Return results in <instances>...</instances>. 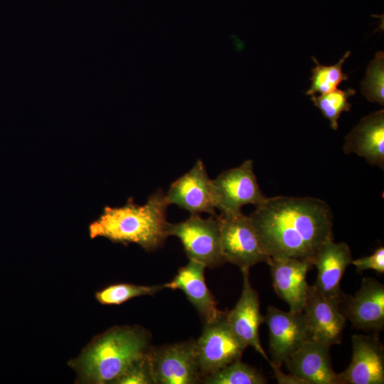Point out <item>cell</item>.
Segmentation results:
<instances>
[{"label":"cell","instance_id":"cell-7","mask_svg":"<svg viewBox=\"0 0 384 384\" xmlns=\"http://www.w3.org/2000/svg\"><path fill=\"white\" fill-rule=\"evenodd\" d=\"M212 184L215 208L220 214L241 211L245 205L257 206L267 198L257 183L250 159L223 171L212 179Z\"/></svg>","mask_w":384,"mask_h":384},{"label":"cell","instance_id":"cell-8","mask_svg":"<svg viewBox=\"0 0 384 384\" xmlns=\"http://www.w3.org/2000/svg\"><path fill=\"white\" fill-rule=\"evenodd\" d=\"M156 384L200 383L194 340L178 342L149 351Z\"/></svg>","mask_w":384,"mask_h":384},{"label":"cell","instance_id":"cell-4","mask_svg":"<svg viewBox=\"0 0 384 384\" xmlns=\"http://www.w3.org/2000/svg\"><path fill=\"white\" fill-rule=\"evenodd\" d=\"M166 232L168 236H175L180 240L189 260L210 268L218 267L225 262L218 215L203 218L200 214H191L184 221L168 222Z\"/></svg>","mask_w":384,"mask_h":384},{"label":"cell","instance_id":"cell-13","mask_svg":"<svg viewBox=\"0 0 384 384\" xmlns=\"http://www.w3.org/2000/svg\"><path fill=\"white\" fill-rule=\"evenodd\" d=\"M341 298H332L309 286L302 312L313 338L329 346L341 342L346 319L340 309Z\"/></svg>","mask_w":384,"mask_h":384},{"label":"cell","instance_id":"cell-23","mask_svg":"<svg viewBox=\"0 0 384 384\" xmlns=\"http://www.w3.org/2000/svg\"><path fill=\"white\" fill-rule=\"evenodd\" d=\"M164 289V284L146 286L119 283L109 285L97 292L95 297L101 304L119 305L132 298L152 296Z\"/></svg>","mask_w":384,"mask_h":384},{"label":"cell","instance_id":"cell-21","mask_svg":"<svg viewBox=\"0 0 384 384\" xmlns=\"http://www.w3.org/2000/svg\"><path fill=\"white\" fill-rule=\"evenodd\" d=\"M351 55L350 51L346 52L338 62L331 65H321L317 59L312 56L311 59L316 66L311 69L310 78L311 85L306 92V95H314L316 93L324 94L337 89L339 84L348 79L346 74L343 72V65Z\"/></svg>","mask_w":384,"mask_h":384},{"label":"cell","instance_id":"cell-3","mask_svg":"<svg viewBox=\"0 0 384 384\" xmlns=\"http://www.w3.org/2000/svg\"><path fill=\"white\" fill-rule=\"evenodd\" d=\"M151 336L138 326L112 327L96 336L68 365L85 383H114L151 348Z\"/></svg>","mask_w":384,"mask_h":384},{"label":"cell","instance_id":"cell-10","mask_svg":"<svg viewBox=\"0 0 384 384\" xmlns=\"http://www.w3.org/2000/svg\"><path fill=\"white\" fill-rule=\"evenodd\" d=\"M165 198L169 205H176L191 214L206 213L218 215L212 179L201 159L171 184Z\"/></svg>","mask_w":384,"mask_h":384},{"label":"cell","instance_id":"cell-12","mask_svg":"<svg viewBox=\"0 0 384 384\" xmlns=\"http://www.w3.org/2000/svg\"><path fill=\"white\" fill-rule=\"evenodd\" d=\"M352 358L348 368L338 373L340 384H383L384 347L378 333L351 336Z\"/></svg>","mask_w":384,"mask_h":384},{"label":"cell","instance_id":"cell-9","mask_svg":"<svg viewBox=\"0 0 384 384\" xmlns=\"http://www.w3.org/2000/svg\"><path fill=\"white\" fill-rule=\"evenodd\" d=\"M265 322L269 331V349L272 362L280 366L304 343L314 339L303 312L284 311L267 307Z\"/></svg>","mask_w":384,"mask_h":384},{"label":"cell","instance_id":"cell-15","mask_svg":"<svg viewBox=\"0 0 384 384\" xmlns=\"http://www.w3.org/2000/svg\"><path fill=\"white\" fill-rule=\"evenodd\" d=\"M268 265L277 296L288 304L290 311L302 312L309 286L306 275L312 265L294 257H271Z\"/></svg>","mask_w":384,"mask_h":384},{"label":"cell","instance_id":"cell-22","mask_svg":"<svg viewBox=\"0 0 384 384\" xmlns=\"http://www.w3.org/2000/svg\"><path fill=\"white\" fill-rule=\"evenodd\" d=\"M355 93L356 90L350 87L344 90L336 89L319 96L311 95V100L329 121L331 129L336 130L338 127V119L342 112L350 111L351 104L348 99Z\"/></svg>","mask_w":384,"mask_h":384},{"label":"cell","instance_id":"cell-6","mask_svg":"<svg viewBox=\"0 0 384 384\" xmlns=\"http://www.w3.org/2000/svg\"><path fill=\"white\" fill-rule=\"evenodd\" d=\"M222 252L225 262L250 269L271 257L266 252L249 215L239 211L218 215Z\"/></svg>","mask_w":384,"mask_h":384},{"label":"cell","instance_id":"cell-17","mask_svg":"<svg viewBox=\"0 0 384 384\" xmlns=\"http://www.w3.org/2000/svg\"><path fill=\"white\" fill-rule=\"evenodd\" d=\"M331 346L311 339L304 343L285 363L291 373L309 384H340L331 363Z\"/></svg>","mask_w":384,"mask_h":384},{"label":"cell","instance_id":"cell-2","mask_svg":"<svg viewBox=\"0 0 384 384\" xmlns=\"http://www.w3.org/2000/svg\"><path fill=\"white\" fill-rule=\"evenodd\" d=\"M168 206L165 193L158 189L144 205L136 203L131 197L122 206H105L99 218L89 225L90 238L102 237L114 243H135L146 251L156 250L168 237Z\"/></svg>","mask_w":384,"mask_h":384},{"label":"cell","instance_id":"cell-14","mask_svg":"<svg viewBox=\"0 0 384 384\" xmlns=\"http://www.w3.org/2000/svg\"><path fill=\"white\" fill-rule=\"evenodd\" d=\"M243 283L241 295L230 311H226L228 323L233 333L248 347H252L268 363V358L260 343L259 328L265 322L260 311L257 292L252 288L250 279V269L240 270Z\"/></svg>","mask_w":384,"mask_h":384},{"label":"cell","instance_id":"cell-19","mask_svg":"<svg viewBox=\"0 0 384 384\" xmlns=\"http://www.w3.org/2000/svg\"><path fill=\"white\" fill-rule=\"evenodd\" d=\"M206 268L202 263L189 260L186 265L178 269L171 281L164 284L165 289L181 290L203 322L212 320L220 311L206 285L204 276Z\"/></svg>","mask_w":384,"mask_h":384},{"label":"cell","instance_id":"cell-16","mask_svg":"<svg viewBox=\"0 0 384 384\" xmlns=\"http://www.w3.org/2000/svg\"><path fill=\"white\" fill-rule=\"evenodd\" d=\"M352 260L346 242H335L333 239L324 242L311 261L317 269L316 280L313 284L316 289L327 297L341 299L343 294L341 281Z\"/></svg>","mask_w":384,"mask_h":384},{"label":"cell","instance_id":"cell-26","mask_svg":"<svg viewBox=\"0 0 384 384\" xmlns=\"http://www.w3.org/2000/svg\"><path fill=\"white\" fill-rule=\"evenodd\" d=\"M351 265H354L357 272L373 270L379 274L384 273V247L380 246L368 256L356 260H352Z\"/></svg>","mask_w":384,"mask_h":384},{"label":"cell","instance_id":"cell-5","mask_svg":"<svg viewBox=\"0 0 384 384\" xmlns=\"http://www.w3.org/2000/svg\"><path fill=\"white\" fill-rule=\"evenodd\" d=\"M195 343L202 378L240 359L247 347L233 333L226 311H222L212 320L204 322L202 333Z\"/></svg>","mask_w":384,"mask_h":384},{"label":"cell","instance_id":"cell-18","mask_svg":"<svg viewBox=\"0 0 384 384\" xmlns=\"http://www.w3.org/2000/svg\"><path fill=\"white\" fill-rule=\"evenodd\" d=\"M345 154H356L368 164L384 167V110L363 117L345 137Z\"/></svg>","mask_w":384,"mask_h":384},{"label":"cell","instance_id":"cell-11","mask_svg":"<svg viewBox=\"0 0 384 384\" xmlns=\"http://www.w3.org/2000/svg\"><path fill=\"white\" fill-rule=\"evenodd\" d=\"M341 312L356 329L379 333L384 329V286L374 278H363L354 295L343 293Z\"/></svg>","mask_w":384,"mask_h":384},{"label":"cell","instance_id":"cell-24","mask_svg":"<svg viewBox=\"0 0 384 384\" xmlns=\"http://www.w3.org/2000/svg\"><path fill=\"white\" fill-rule=\"evenodd\" d=\"M363 95L371 102L384 105V53L378 51L367 68L361 82Z\"/></svg>","mask_w":384,"mask_h":384},{"label":"cell","instance_id":"cell-25","mask_svg":"<svg viewBox=\"0 0 384 384\" xmlns=\"http://www.w3.org/2000/svg\"><path fill=\"white\" fill-rule=\"evenodd\" d=\"M149 351L132 363L114 383L156 384Z\"/></svg>","mask_w":384,"mask_h":384},{"label":"cell","instance_id":"cell-1","mask_svg":"<svg viewBox=\"0 0 384 384\" xmlns=\"http://www.w3.org/2000/svg\"><path fill=\"white\" fill-rule=\"evenodd\" d=\"M249 215L270 257L311 261L333 239V213L327 203L313 197L266 198Z\"/></svg>","mask_w":384,"mask_h":384},{"label":"cell","instance_id":"cell-20","mask_svg":"<svg viewBox=\"0 0 384 384\" xmlns=\"http://www.w3.org/2000/svg\"><path fill=\"white\" fill-rule=\"evenodd\" d=\"M204 384H265L268 381L251 366L235 360L223 368L202 378Z\"/></svg>","mask_w":384,"mask_h":384},{"label":"cell","instance_id":"cell-27","mask_svg":"<svg viewBox=\"0 0 384 384\" xmlns=\"http://www.w3.org/2000/svg\"><path fill=\"white\" fill-rule=\"evenodd\" d=\"M269 363L272 367L274 376L279 384H309L304 380L292 373L289 375L284 373L280 368V366L272 363L271 361Z\"/></svg>","mask_w":384,"mask_h":384}]
</instances>
